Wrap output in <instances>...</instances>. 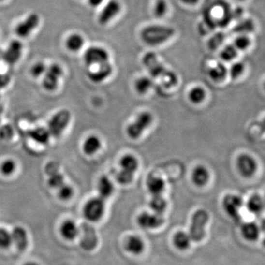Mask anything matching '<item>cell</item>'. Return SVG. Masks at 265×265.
Wrapping results in <instances>:
<instances>
[{"label": "cell", "instance_id": "1", "mask_svg": "<svg viewBox=\"0 0 265 265\" xmlns=\"http://www.w3.org/2000/svg\"><path fill=\"white\" fill-rule=\"evenodd\" d=\"M142 63L153 78L159 79L166 88H173L178 84L177 74L167 69L158 59L156 53L148 52L144 55Z\"/></svg>", "mask_w": 265, "mask_h": 265}, {"label": "cell", "instance_id": "2", "mask_svg": "<svg viewBox=\"0 0 265 265\" xmlns=\"http://www.w3.org/2000/svg\"><path fill=\"white\" fill-rule=\"evenodd\" d=\"M176 33L175 29L166 25H147L141 31V39L149 46H159L166 43Z\"/></svg>", "mask_w": 265, "mask_h": 265}, {"label": "cell", "instance_id": "3", "mask_svg": "<svg viewBox=\"0 0 265 265\" xmlns=\"http://www.w3.org/2000/svg\"><path fill=\"white\" fill-rule=\"evenodd\" d=\"M209 216L206 211L200 209L193 214L189 235L193 242H201L205 237V228L208 223Z\"/></svg>", "mask_w": 265, "mask_h": 265}, {"label": "cell", "instance_id": "4", "mask_svg": "<svg viewBox=\"0 0 265 265\" xmlns=\"http://www.w3.org/2000/svg\"><path fill=\"white\" fill-rule=\"evenodd\" d=\"M70 121L71 114L67 110H60L55 114L48 122L47 129L51 137H60L68 127Z\"/></svg>", "mask_w": 265, "mask_h": 265}, {"label": "cell", "instance_id": "5", "mask_svg": "<svg viewBox=\"0 0 265 265\" xmlns=\"http://www.w3.org/2000/svg\"><path fill=\"white\" fill-rule=\"evenodd\" d=\"M153 120V116L150 113H141L136 117L135 120L127 127V134L131 139H139L144 132L151 125Z\"/></svg>", "mask_w": 265, "mask_h": 265}, {"label": "cell", "instance_id": "6", "mask_svg": "<svg viewBox=\"0 0 265 265\" xmlns=\"http://www.w3.org/2000/svg\"><path fill=\"white\" fill-rule=\"evenodd\" d=\"M105 211V201L98 196L89 199L86 203L83 212L87 221L95 222L102 219Z\"/></svg>", "mask_w": 265, "mask_h": 265}, {"label": "cell", "instance_id": "7", "mask_svg": "<svg viewBox=\"0 0 265 265\" xmlns=\"http://www.w3.org/2000/svg\"><path fill=\"white\" fill-rule=\"evenodd\" d=\"M63 74V70L60 65L53 63L46 68L44 74L42 85L45 89L53 91L57 88L59 80Z\"/></svg>", "mask_w": 265, "mask_h": 265}, {"label": "cell", "instance_id": "8", "mask_svg": "<svg viewBox=\"0 0 265 265\" xmlns=\"http://www.w3.org/2000/svg\"><path fill=\"white\" fill-rule=\"evenodd\" d=\"M87 66H97L109 62V54L106 49L100 46H91L84 53Z\"/></svg>", "mask_w": 265, "mask_h": 265}, {"label": "cell", "instance_id": "9", "mask_svg": "<svg viewBox=\"0 0 265 265\" xmlns=\"http://www.w3.org/2000/svg\"><path fill=\"white\" fill-rule=\"evenodd\" d=\"M137 222L144 229H156L163 225L164 219L162 214L143 211L138 217Z\"/></svg>", "mask_w": 265, "mask_h": 265}, {"label": "cell", "instance_id": "10", "mask_svg": "<svg viewBox=\"0 0 265 265\" xmlns=\"http://www.w3.org/2000/svg\"><path fill=\"white\" fill-rule=\"evenodd\" d=\"M39 16L36 14H31L28 17L15 27V33L21 38H27L36 29L39 24Z\"/></svg>", "mask_w": 265, "mask_h": 265}, {"label": "cell", "instance_id": "11", "mask_svg": "<svg viewBox=\"0 0 265 265\" xmlns=\"http://www.w3.org/2000/svg\"><path fill=\"white\" fill-rule=\"evenodd\" d=\"M243 206V201L239 196L236 194H227L222 201V206L225 212L231 218L237 219L239 216L241 208Z\"/></svg>", "mask_w": 265, "mask_h": 265}, {"label": "cell", "instance_id": "12", "mask_svg": "<svg viewBox=\"0 0 265 265\" xmlns=\"http://www.w3.org/2000/svg\"><path fill=\"white\" fill-rule=\"evenodd\" d=\"M120 11L121 5L119 1L110 0L99 14V23L101 25H107L119 14Z\"/></svg>", "mask_w": 265, "mask_h": 265}, {"label": "cell", "instance_id": "13", "mask_svg": "<svg viewBox=\"0 0 265 265\" xmlns=\"http://www.w3.org/2000/svg\"><path fill=\"white\" fill-rule=\"evenodd\" d=\"M257 163L251 156L242 154L237 159V168L244 177H251L257 170Z\"/></svg>", "mask_w": 265, "mask_h": 265}, {"label": "cell", "instance_id": "14", "mask_svg": "<svg viewBox=\"0 0 265 265\" xmlns=\"http://www.w3.org/2000/svg\"><path fill=\"white\" fill-rule=\"evenodd\" d=\"M22 51H23L22 44L19 41H12L4 53L3 60L8 64H14L20 59Z\"/></svg>", "mask_w": 265, "mask_h": 265}, {"label": "cell", "instance_id": "15", "mask_svg": "<svg viewBox=\"0 0 265 265\" xmlns=\"http://www.w3.org/2000/svg\"><path fill=\"white\" fill-rule=\"evenodd\" d=\"M113 73V66L109 62L97 66V69L90 72L88 77L95 84L102 83L111 75Z\"/></svg>", "mask_w": 265, "mask_h": 265}, {"label": "cell", "instance_id": "16", "mask_svg": "<svg viewBox=\"0 0 265 265\" xmlns=\"http://www.w3.org/2000/svg\"><path fill=\"white\" fill-rule=\"evenodd\" d=\"M147 188L152 196L163 195L166 187L164 180L160 176L151 175L147 178Z\"/></svg>", "mask_w": 265, "mask_h": 265}, {"label": "cell", "instance_id": "17", "mask_svg": "<svg viewBox=\"0 0 265 265\" xmlns=\"http://www.w3.org/2000/svg\"><path fill=\"white\" fill-rule=\"evenodd\" d=\"M12 243L20 250H25L28 245V235L26 230L21 226H16L11 232Z\"/></svg>", "mask_w": 265, "mask_h": 265}, {"label": "cell", "instance_id": "18", "mask_svg": "<svg viewBox=\"0 0 265 265\" xmlns=\"http://www.w3.org/2000/svg\"><path fill=\"white\" fill-rule=\"evenodd\" d=\"M28 136L31 140L42 145H47L51 138L47 128L44 127H37L29 130L28 131Z\"/></svg>", "mask_w": 265, "mask_h": 265}, {"label": "cell", "instance_id": "19", "mask_svg": "<svg viewBox=\"0 0 265 265\" xmlns=\"http://www.w3.org/2000/svg\"><path fill=\"white\" fill-rule=\"evenodd\" d=\"M114 191V184L110 180L109 177L106 176H101L99 178L98 183H97V191H98L99 197L105 201L107 198L112 195Z\"/></svg>", "mask_w": 265, "mask_h": 265}, {"label": "cell", "instance_id": "20", "mask_svg": "<svg viewBox=\"0 0 265 265\" xmlns=\"http://www.w3.org/2000/svg\"><path fill=\"white\" fill-rule=\"evenodd\" d=\"M79 228L77 224L71 220L64 221L60 226V234L64 239L73 240L79 235Z\"/></svg>", "mask_w": 265, "mask_h": 265}, {"label": "cell", "instance_id": "21", "mask_svg": "<svg viewBox=\"0 0 265 265\" xmlns=\"http://www.w3.org/2000/svg\"><path fill=\"white\" fill-rule=\"evenodd\" d=\"M125 248L131 254L139 255L145 250V242L142 238L132 235L127 239Z\"/></svg>", "mask_w": 265, "mask_h": 265}, {"label": "cell", "instance_id": "22", "mask_svg": "<svg viewBox=\"0 0 265 265\" xmlns=\"http://www.w3.org/2000/svg\"><path fill=\"white\" fill-rule=\"evenodd\" d=\"M210 175L208 170L204 166H197L193 170L191 179L197 187H204L209 180Z\"/></svg>", "mask_w": 265, "mask_h": 265}, {"label": "cell", "instance_id": "23", "mask_svg": "<svg viewBox=\"0 0 265 265\" xmlns=\"http://www.w3.org/2000/svg\"><path fill=\"white\" fill-rule=\"evenodd\" d=\"M101 147H102V142L100 138L94 135H91L87 137L84 142L83 150L87 156H93L101 150Z\"/></svg>", "mask_w": 265, "mask_h": 265}, {"label": "cell", "instance_id": "24", "mask_svg": "<svg viewBox=\"0 0 265 265\" xmlns=\"http://www.w3.org/2000/svg\"><path fill=\"white\" fill-rule=\"evenodd\" d=\"M119 164H120L121 170L131 174L134 175L139 168V162L133 155L126 154L122 156L119 162Z\"/></svg>", "mask_w": 265, "mask_h": 265}, {"label": "cell", "instance_id": "25", "mask_svg": "<svg viewBox=\"0 0 265 265\" xmlns=\"http://www.w3.org/2000/svg\"><path fill=\"white\" fill-rule=\"evenodd\" d=\"M260 228L255 222H246L242 226V235L246 240L253 242L259 238Z\"/></svg>", "mask_w": 265, "mask_h": 265}, {"label": "cell", "instance_id": "26", "mask_svg": "<svg viewBox=\"0 0 265 265\" xmlns=\"http://www.w3.org/2000/svg\"><path fill=\"white\" fill-rule=\"evenodd\" d=\"M228 71L226 66L222 63H217L214 66H211L208 70V75L210 78L214 82H222L227 77Z\"/></svg>", "mask_w": 265, "mask_h": 265}, {"label": "cell", "instance_id": "27", "mask_svg": "<svg viewBox=\"0 0 265 265\" xmlns=\"http://www.w3.org/2000/svg\"><path fill=\"white\" fill-rule=\"evenodd\" d=\"M191 239L189 234L184 231H178L173 237V243L176 248L180 250H185L190 248Z\"/></svg>", "mask_w": 265, "mask_h": 265}, {"label": "cell", "instance_id": "28", "mask_svg": "<svg viewBox=\"0 0 265 265\" xmlns=\"http://www.w3.org/2000/svg\"><path fill=\"white\" fill-rule=\"evenodd\" d=\"M247 208L253 214H260L264 209L263 199L259 194H253L247 203Z\"/></svg>", "mask_w": 265, "mask_h": 265}, {"label": "cell", "instance_id": "29", "mask_svg": "<svg viewBox=\"0 0 265 265\" xmlns=\"http://www.w3.org/2000/svg\"><path fill=\"white\" fill-rule=\"evenodd\" d=\"M84 44V39L83 36L77 33L70 35L66 39V48L71 52H77L82 49Z\"/></svg>", "mask_w": 265, "mask_h": 265}, {"label": "cell", "instance_id": "30", "mask_svg": "<svg viewBox=\"0 0 265 265\" xmlns=\"http://www.w3.org/2000/svg\"><path fill=\"white\" fill-rule=\"evenodd\" d=\"M150 208L156 214H162L167 208V202L163 195L152 196L150 202Z\"/></svg>", "mask_w": 265, "mask_h": 265}, {"label": "cell", "instance_id": "31", "mask_svg": "<svg viewBox=\"0 0 265 265\" xmlns=\"http://www.w3.org/2000/svg\"><path fill=\"white\" fill-rule=\"evenodd\" d=\"M153 87V82L149 77H142L135 83V88L139 94H145Z\"/></svg>", "mask_w": 265, "mask_h": 265}, {"label": "cell", "instance_id": "32", "mask_svg": "<svg viewBox=\"0 0 265 265\" xmlns=\"http://www.w3.org/2000/svg\"><path fill=\"white\" fill-rule=\"evenodd\" d=\"M64 176L59 171L55 172L52 174L49 175L48 178V184L49 187L53 189H59L65 184Z\"/></svg>", "mask_w": 265, "mask_h": 265}, {"label": "cell", "instance_id": "33", "mask_svg": "<svg viewBox=\"0 0 265 265\" xmlns=\"http://www.w3.org/2000/svg\"><path fill=\"white\" fill-rule=\"evenodd\" d=\"M206 91L202 87H197L193 88L191 91H190V101L194 104H199L202 103L204 101V99L206 98Z\"/></svg>", "mask_w": 265, "mask_h": 265}, {"label": "cell", "instance_id": "34", "mask_svg": "<svg viewBox=\"0 0 265 265\" xmlns=\"http://www.w3.org/2000/svg\"><path fill=\"white\" fill-rule=\"evenodd\" d=\"M254 29V23L251 19H245L239 22L235 28V32L240 35H245L251 32Z\"/></svg>", "mask_w": 265, "mask_h": 265}, {"label": "cell", "instance_id": "35", "mask_svg": "<svg viewBox=\"0 0 265 265\" xmlns=\"http://www.w3.org/2000/svg\"><path fill=\"white\" fill-rule=\"evenodd\" d=\"M238 50L234 45H228L222 49L221 53L222 60L229 62L236 59L238 55Z\"/></svg>", "mask_w": 265, "mask_h": 265}, {"label": "cell", "instance_id": "36", "mask_svg": "<svg viewBox=\"0 0 265 265\" xmlns=\"http://www.w3.org/2000/svg\"><path fill=\"white\" fill-rule=\"evenodd\" d=\"M251 44V40L247 35H239L235 39L234 46L237 50H246Z\"/></svg>", "mask_w": 265, "mask_h": 265}, {"label": "cell", "instance_id": "37", "mask_svg": "<svg viewBox=\"0 0 265 265\" xmlns=\"http://www.w3.org/2000/svg\"><path fill=\"white\" fill-rule=\"evenodd\" d=\"M168 3L166 0H156L153 8V14L156 17L162 18L167 14Z\"/></svg>", "mask_w": 265, "mask_h": 265}, {"label": "cell", "instance_id": "38", "mask_svg": "<svg viewBox=\"0 0 265 265\" xmlns=\"http://www.w3.org/2000/svg\"><path fill=\"white\" fill-rule=\"evenodd\" d=\"M16 169V163L13 159H7L4 161L0 166V171L2 175L9 176L12 175Z\"/></svg>", "mask_w": 265, "mask_h": 265}, {"label": "cell", "instance_id": "39", "mask_svg": "<svg viewBox=\"0 0 265 265\" xmlns=\"http://www.w3.org/2000/svg\"><path fill=\"white\" fill-rule=\"evenodd\" d=\"M59 197L62 201H68L74 194V190L71 186L65 183L63 186L58 189Z\"/></svg>", "mask_w": 265, "mask_h": 265}, {"label": "cell", "instance_id": "40", "mask_svg": "<svg viewBox=\"0 0 265 265\" xmlns=\"http://www.w3.org/2000/svg\"><path fill=\"white\" fill-rule=\"evenodd\" d=\"M12 244L11 232L5 228H0V248H8Z\"/></svg>", "mask_w": 265, "mask_h": 265}, {"label": "cell", "instance_id": "41", "mask_svg": "<svg viewBox=\"0 0 265 265\" xmlns=\"http://www.w3.org/2000/svg\"><path fill=\"white\" fill-rule=\"evenodd\" d=\"M244 71H245V66L243 63L241 62H236L231 66L229 74L231 78L236 80L241 77Z\"/></svg>", "mask_w": 265, "mask_h": 265}, {"label": "cell", "instance_id": "42", "mask_svg": "<svg viewBox=\"0 0 265 265\" xmlns=\"http://www.w3.org/2000/svg\"><path fill=\"white\" fill-rule=\"evenodd\" d=\"M14 133V128L11 125H8V124L0 125V139L1 140H10L12 139Z\"/></svg>", "mask_w": 265, "mask_h": 265}, {"label": "cell", "instance_id": "43", "mask_svg": "<svg viewBox=\"0 0 265 265\" xmlns=\"http://www.w3.org/2000/svg\"><path fill=\"white\" fill-rule=\"evenodd\" d=\"M133 176L134 175L120 170L117 176V180L119 184H122V185H127V184H131L132 182Z\"/></svg>", "mask_w": 265, "mask_h": 265}, {"label": "cell", "instance_id": "44", "mask_svg": "<svg viewBox=\"0 0 265 265\" xmlns=\"http://www.w3.org/2000/svg\"><path fill=\"white\" fill-rule=\"evenodd\" d=\"M47 66L42 62H38L31 69V74L34 77H39L44 74Z\"/></svg>", "mask_w": 265, "mask_h": 265}, {"label": "cell", "instance_id": "45", "mask_svg": "<svg viewBox=\"0 0 265 265\" xmlns=\"http://www.w3.org/2000/svg\"><path fill=\"white\" fill-rule=\"evenodd\" d=\"M224 38H225V36L222 33H217L216 35L212 36L208 41V46H209L210 49L214 50V49H216L218 46H221L222 42H223Z\"/></svg>", "mask_w": 265, "mask_h": 265}, {"label": "cell", "instance_id": "46", "mask_svg": "<svg viewBox=\"0 0 265 265\" xmlns=\"http://www.w3.org/2000/svg\"><path fill=\"white\" fill-rule=\"evenodd\" d=\"M57 171H59V164L55 162H50L46 164V167H45V172L48 176Z\"/></svg>", "mask_w": 265, "mask_h": 265}, {"label": "cell", "instance_id": "47", "mask_svg": "<svg viewBox=\"0 0 265 265\" xmlns=\"http://www.w3.org/2000/svg\"><path fill=\"white\" fill-rule=\"evenodd\" d=\"M10 80L11 78L8 74L0 73V89L5 88L9 84Z\"/></svg>", "mask_w": 265, "mask_h": 265}, {"label": "cell", "instance_id": "48", "mask_svg": "<svg viewBox=\"0 0 265 265\" xmlns=\"http://www.w3.org/2000/svg\"><path fill=\"white\" fill-rule=\"evenodd\" d=\"M104 0H88V3L91 7H98L103 2Z\"/></svg>", "mask_w": 265, "mask_h": 265}, {"label": "cell", "instance_id": "49", "mask_svg": "<svg viewBox=\"0 0 265 265\" xmlns=\"http://www.w3.org/2000/svg\"><path fill=\"white\" fill-rule=\"evenodd\" d=\"M182 3L187 5H195L198 3L200 0H180Z\"/></svg>", "mask_w": 265, "mask_h": 265}, {"label": "cell", "instance_id": "50", "mask_svg": "<svg viewBox=\"0 0 265 265\" xmlns=\"http://www.w3.org/2000/svg\"><path fill=\"white\" fill-rule=\"evenodd\" d=\"M24 265H39V264L35 262H28L25 263Z\"/></svg>", "mask_w": 265, "mask_h": 265}, {"label": "cell", "instance_id": "51", "mask_svg": "<svg viewBox=\"0 0 265 265\" xmlns=\"http://www.w3.org/2000/svg\"><path fill=\"white\" fill-rule=\"evenodd\" d=\"M0 124H1V119H0Z\"/></svg>", "mask_w": 265, "mask_h": 265}, {"label": "cell", "instance_id": "52", "mask_svg": "<svg viewBox=\"0 0 265 265\" xmlns=\"http://www.w3.org/2000/svg\"><path fill=\"white\" fill-rule=\"evenodd\" d=\"M0 1H3V0H0Z\"/></svg>", "mask_w": 265, "mask_h": 265}, {"label": "cell", "instance_id": "53", "mask_svg": "<svg viewBox=\"0 0 265 265\" xmlns=\"http://www.w3.org/2000/svg\"><path fill=\"white\" fill-rule=\"evenodd\" d=\"M0 97H1V96H0Z\"/></svg>", "mask_w": 265, "mask_h": 265}]
</instances>
